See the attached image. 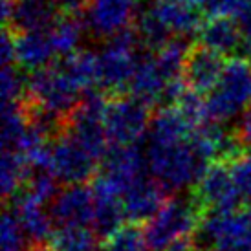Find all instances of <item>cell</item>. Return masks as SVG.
<instances>
[{"label": "cell", "mask_w": 251, "mask_h": 251, "mask_svg": "<svg viewBox=\"0 0 251 251\" xmlns=\"http://www.w3.org/2000/svg\"><path fill=\"white\" fill-rule=\"evenodd\" d=\"M96 251H108V250H96Z\"/></svg>", "instance_id": "cell-38"}, {"label": "cell", "mask_w": 251, "mask_h": 251, "mask_svg": "<svg viewBox=\"0 0 251 251\" xmlns=\"http://www.w3.org/2000/svg\"><path fill=\"white\" fill-rule=\"evenodd\" d=\"M235 134H237V138L240 140L244 149H251V106L240 116Z\"/></svg>", "instance_id": "cell-36"}, {"label": "cell", "mask_w": 251, "mask_h": 251, "mask_svg": "<svg viewBox=\"0 0 251 251\" xmlns=\"http://www.w3.org/2000/svg\"><path fill=\"white\" fill-rule=\"evenodd\" d=\"M193 196L203 211H238L242 195L231 175V167L224 161L211 163L195 185Z\"/></svg>", "instance_id": "cell-8"}, {"label": "cell", "mask_w": 251, "mask_h": 251, "mask_svg": "<svg viewBox=\"0 0 251 251\" xmlns=\"http://www.w3.org/2000/svg\"><path fill=\"white\" fill-rule=\"evenodd\" d=\"M167 84L169 81L161 75V72L158 70V66L154 63V55L140 53L136 72H134L132 81L128 84V94L151 108V106L163 101Z\"/></svg>", "instance_id": "cell-17"}, {"label": "cell", "mask_w": 251, "mask_h": 251, "mask_svg": "<svg viewBox=\"0 0 251 251\" xmlns=\"http://www.w3.org/2000/svg\"><path fill=\"white\" fill-rule=\"evenodd\" d=\"M57 66L64 72V75L70 79L81 92L90 88H98L99 84V66L98 53L92 50H79L68 57H63Z\"/></svg>", "instance_id": "cell-22"}, {"label": "cell", "mask_w": 251, "mask_h": 251, "mask_svg": "<svg viewBox=\"0 0 251 251\" xmlns=\"http://www.w3.org/2000/svg\"><path fill=\"white\" fill-rule=\"evenodd\" d=\"M108 251H151L145 238V231L140 226H123L121 229L108 240Z\"/></svg>", "instance_id": "cell-31"}, {"label": "cell", "mask_w": 251, "mask_h": 251, "mask_svg": "<svg viewBox=\"0 0 251 251\" xmlns=\"http://www.w3.org/2000/svg\"><path fill=\"white\" fill-rule=\"evenodd\" d=\"M136 31L141 41V46L149 51H158L173 39V31L167 28V24L161 21L152 6L141 9L136 19Z\"/></svg>", "instance_id": "cell-26"}, {"label": "cell", "mask_w": 251, "mask_h": 251, "mask_svg": "<svg viewBox=\"0 0 251 251\" xmlns=\"http://www.w3.org/2000/svg\"><path fill=\"white\" fill-rule=\"evenodd\" d=\"M149 106L132 96H114L105 108V130L112 145L138 147L149 134L151 126Z\"/></svg>", "instance_id": "cell-6"}, {"label": "cell", "mask_w": 251, "mask_h": 251, "mask_svg": "<svg viewBox=\"0 0 251 251\" xmlns=\"http://www.w3.org/2000/svg\"><path fill=\"white\" fill-rule=\"evenodd\" d=\"M98 237L88 227H61L53 231L51 248L55 251H96Z\"/></svg>", "instance_id": "cell-27"}, {"label": "cell", "mask_w": 251, "mask_h": 251, "mask_svg": "<svg viewBox=\"0 0 251 251\" xmlns=\"http://www.w3.org/2000/svg\"><path fill=\"white\" fill-rule=\"evenodd\" d=\"M205 211L193 195L171 196L149 224L145 238L151 251H167L169 246L181 237H191L198 229Z\"/></svg>", "instance_id": "cell-2"}, {"label": "cell", "mask_w": 251, "mask_h": 251, "mask_svg": "<svg viewBox=\"0 0 251 251\" xmlns=\"http://www.w3.org/2000/svg\"><path fill=\"white\" fill-rule=\"evenodd\" d=\"M31 175V167L26 158L19 152L2 151L0 160V189L6 200H11L17 193L26 187L28 178Z\"/></svg>", "instance_id": "cell-24"}, {"label": "cell", "mask_w": 251, "mask_h": 251, "mask_svg": "<svg viewBox=\"0 0 251 251\" xmlns=\"http://www.w3.org/2000/svg\"><path fill=\"white\" fill-rule=\"evenodd\" d=\"M143 169L145 160L140 147L110 145L103 158V171L99 178L105 180L119 196H123L126 189L143 176Z\"/></svg>", "instance_id": "cell-11"}, {"label": "cell", "mask_w": 251, "mask_h": 251, "mask_svg": "<svg viewBox=\"0 0 251 251\" xmlns=\"http://www.w3.org/2000/svg\"><path fill=\"white\" fill-rule=\"evenodd\" d=\"M141 11L140 0H88L81 21L86 33L99 41H110L112 37L132 28Z\"/></svg>", "instance_id": "cell-7"}, {"label": "cell", "mask_w": 251, "mask_h": 251, "mask_svg": "<svg viewBox=\"0 0 251 251\" xmlns=\"http://www.w3.org/2000/svg\"><path fill=\"white\" fill-rule=\"evenodd\" d=\"M198 44L215 51L218 55H233L242 50L244 37L238 28L237 21L229 17L207 19L198 31Z\"/></svg>", "instance_id": "cell-18"}, {"label": "cell", "mask_w": 251, "mask_h": 251, "mask_svg": "<svg viewBox=\"0 0 251 251\" xmlns=\"http://www.w3.org/2000/svg\"><path fill=\"white\" fill-rule=\"evenodd\" d=\"M13 211L24 235L33 246L44 244V240H51L53 237V222L50 211L44 209V203L37 200L35 196H31L28 191L22 189L21 193L11 198V205H7Z\"/></svg>", "instance_id": "cell-15"}, {"label": "cell", "mask_w": 251, "mask_h": 251, "mask_svg": "<svg viewBox=\"0 0 251 251\" xmlns=\"http://www.w3.org/2000/svg\"><path fill=\"white\" fill-rule=\"evenodd\" d=\"M211 251H251V233L222 240L220 244H216Z\"/></svg>", "instance_id": "cell-35"}, {"label": "cell", "mask_w": 251, "mask_h": 251, "mask_svg": "<svg viewBox=\"0 0 251 251\" xmlns=\"http://www.w3.org/2000/svg\"><path fill=\"white\" fill-rule=\"evenodd\" d=\"M96 198L86 185H68L51 200L50 216L57 229L61 227H88L94 220Z\"/></svg>", "instance_id": "cell-10"}, {"label": "cell", "mask_w": 251, "mask_h": 251, "mask_svg": "<svg viewBox=\"0 0 251 251\" xmlns=\"http://www.w3.org/2000/svg\"><path fill=\"white\" fill-rule=\"evenodd\" d=\"M61 15H79L84 11L88 0H51Z\"/></svg>", "instance_id": "cell-37"}, {"label": "cell", "mask_w": 251, "mask_h": 251, "mask_svg": "<svg viewBox=\"0 0 251 251\" xmlns=\"http://www.w3.org/2000/svg\"><path fill=\"white\" fill-rule=\"evenodd\" d=\"M141 41L136 28L112 37L105 42L103 50L98 53L99 66V88L121 96L123 90H128V84L138 66Z\"/></svg>", "instance_id": "cell-4"}, {"label": "cell", "mask_w": 251, "mask_h": 251, "mask_svg": "<svg viewBox=\"0 0 251 251\" xmlns=\"http://www.w3.org/2000/svg\"><path fill=\"white\" fill-rule=\"evenodd\" d=\"M209 121L224 125L244 114L251 103V61L246 57H231L226 63L222 79L205 98Z\"/></svg>", "instance_id": "cell-3"}, {"label": "cell", "mask_w": 251, "mask_h": 251, "mask_svg": "<svg viewBox=\"0 0 251 251\" xmlns=\"http://www.w3.org/2000/svg\"><path fill=\"white\" fill-rule=\"evenodd\" d=\"M147 165L152 178L167 193H178L196 185L211 163L198 152L191 138L167 145H151L147 149Z\"/></svg>", "instance_id": "cell-1"}, {"label": "cell", "mask_w": 251, "mask_h": 251, "mask_svg": "<svg viewBox=\"0 0 251 251\" xmlns=\"http://www.w3.org/2000/svg\"><path fill=\"white\" fill-rule=\"evenodd\" d=\"M191 48L193 46L189 44L185 37H175L163 48L154 53V63L167 81H175V79L183 77V70H185V63H187Z\"/></svg>", "instance_id": "cell-25"}, {"label": "cell", "mask_w": 251, "mask_h": 251, "mask_svg": "<svg viewBox=\"0 0 251 251\" xmlns=\"http://www.w3.org/2000/svg\"><path fill=\"white\" fill-rule=\"evenodd\" d=\"M229 167L242 198L251 200V154H242L240 158L231 161Z\"/></svg>", "instance_id": "cell-32"}, {"label": "cell", "mask_w": 251, "mask_h": 251, "mask_svg": "<svg viewBox=\"0 0 251 251\" xmlns=\"http://www.w3.org/2000/svg\"><path fill=\"white\" fill-rule=\"evenodd\" d=\"M26 235L13 211L6 205L0 222V242L2 251H26Z\"/></svg>", "instance_id": "cell-30"}, {"label": "cell", "mask_w": 251, "mask_h": 251, "mask_svg": "<svg viewBox=\"0 0 251 251\" xmlns=\"http://www.w3.org/2000/svg\"><path fill=\"white\" fill-rule=\"evenodd\" d=\"M193 126L180 114L176 106H161L151 119L149 126V143L151 145H167L191 138Z\"/></svg>", "instance_id": "cell-20"}, {"label": "cell", "mask_w": 251, "mask_h": 251, "mask_svg": "<svg viewBox=\"0 0 251 251\" xmlns=\"http://www.w3.org/2000/svg\"><path fill=\"white\" fill-rule=\"evenodd\" d=\"M15 44H17V66H21L22 70H29L31 74L48 68L51 57L55 55L48 31L15 33Z\"/></svg>", "instance_id": "cell-19"}, {"label": "cell", "mask_w": 251, "mask_h": 251, "mask_svg": "<svg viewBox=\"0 0 251 251\" xmlns=\"http://www.w3.org/2000/svg\"><path fill=\"white\" fill-rule=\"evenodd\" d=\"M246 0H200V9L207 15V19L218 17H237Z\"/></svg>", "instance_id": "cell-33"}, {"label": "cell", "mask_w": 251, "mask_h": 251, "mask_svg": "<svg viewBox=\"0 0 251 251\" xmlns=\"http://www.w3.org/2000/svg\"><path fill=\"white\" fill-rule=\"evenodd\" d=\"M0 59H2V68L17 64L15 33L9 28H4V33H2V39H0Z\"/></svg>", "instance_id": "cell-34"}, {"label": "cell", "mask_w": 251, "mask_h": 251, "mask_svg": "<svg viewBox=\"0 0 251 251\" xmlns=\"http://www.w3.org/2000/svg\"><path fill=\"white\" fill-rule=\"evenodd\" d=\"M0 92H2V105L22 103L28 99V77L22 74L17 64L2 68Z\"/></svg>", "instance_id": "cell-28"}, {"label": "cell", "mask_w": 251, "mask_h": 251, "mask_svg": "<svg viewBox=\"0 0 251 251\" xmlns=\"http://www.w3.org/2000/svg\"><path fill=\"white\" fill-rule=\"evenodd\" d=\"M165 195H167V191L161 187L152 176L143 175L121 196L125 218L130 220L134 226L143 222L149 224L163 207V203L167 202Z\"/></svg>", "instance_id": "cell-12"}, {"label": "cell", "mask_w": 251, "mask_h": 251, "mask_svg": "<svg viewBox=\"0 0 251 251\" xmlns=\"http://www.w3.org/2000/svg\"><path fill=\"white\" fill-rule=\"evenodd\" d=\"M224 68H226V63L222 55L196 44L189 51L185 70H183V81L191 90L198 92L202 96L203 94L209 96L220 83Z\"/></svg>", "instance_id": "cell-14"}, {"label": "cell", "mask_w": 251, "mask_h": 251, "mask_svg": "<svg viewBox=\"0 0 251 251\" xmlns=\"http://www.w3.org/2000/svg\"><path fill=\"white\" fill-rule=\"evenodd\" d=\"M96 161L68 132L61 134L51 143L50 171L66 185H84L96 173Z\"/></svg>", "instance_id": "cell-9"}, {"label": "cell", "mask_w": 251, "mask_h": 251, "mask_svg": "<svg viewBox=\"0 0 251 251\" xmlns=\"http://www.w3.org/2000/svg\"><path fill=\"white\" fill-rule=\"evenodd\" d=\"M83 92L72 83L57 63L28 75V101L68 121L81 105Z\"/></svg>", "instance_id": "cell-5"}, {"label": "cell", "mask_w": 251, "mask_h": 251, "mask_svg": "<svg viewBox=\"0 0 251 251\" xmlns=\"http://www.w3.org/2000/svg\"><path fill=\"white\" fill-rule=\"evenodd\" d=\"M156 13L160 15V19L167 28L173 31L176 37H185L196 33L202 28V15L196 9V6L191 4H181V2H156L152 4Z\"/></svg>", "instance_id": "cell-21"}, {"label": "cell", "mask_w": 251, "mask_h": 251, "mask_svg": "<svg viewBox=\"0 0 251 251\" xmlns=\"http://www.w3.org/2000/svg\"><path fill=\"white\" fill-rule=\"evenodd\" d=\"M175 106L180 110L181 116L187 119V123L193 128H198V126L205 125L209 121L205 99L202 98V94L191 90V88H187V90L183 92V96H181L180 101Z\"/></svg>", "instance_id": "cell-29"}, {"label": "cell", "mask_w": 251, "mask_h": 251, "mask_svg": "<svg viewBox=\"0 0 251 251\" xmlns=\"http://www.w3.org/2000/svg\"><path fill=\"white\" fill-rule=\"evenodd\" d=\"M92 191L96 198V207H94V220L90 229L94 231L98 240H110L123 227L125 220L121 196L99 176L94 181Z\"/></svg>", "instance_id": "cell-13"}, {"label": "cell", "mask_w": 251, "mask_h": 251, "mask_svg": "<svg viewBox=\"0 0 251 251\" xmlns=\"http://www.w3.org/2000/svg\"><path fill=\"white\" fill-rule=\"evenodd\" d=\"M59 19L57 7L51 0H13L11 19L6 28L15 33L46 31Z\"/></svg>", "instance_id": "cell-16"}, {"label": "cell", "mask_w": 251, "mask_h": 251, "mask_svg": "<svg viewBox=\"0 0 251 251\" xmlns=\"http://www.w3.org/2000/svg\"><path fill=\"white\" fill-rule=\"evenodd\" d=\"M84 24L79 15H63L50 28L48 35L51 46L55 50V55L68 57L79 51V44L84 35Z\"/></svg>", "instance_id": "cell-23"}]
</instances>
